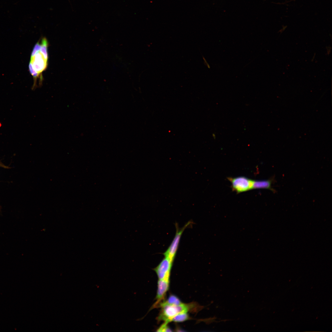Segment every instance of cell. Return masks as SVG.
<instances>
[{
    "mask_svg": "<svg viewBox=\"0 0 332 332\" xmlns=\"http://www.w3.org/2000/svg\"><path fill=\"white\" fill-rule=\"evenodd\" d=\"M161 307V310L157 318L159 321H163L169 323L172 318L176 315L188 311L196 312L199 310V306L195 302L185 304L182 303L179 305H169L160 303L157 307Z\"/></svg>",
    "mask_w": 332,
    "mask_h": 332,
    "instance_id": "cell-2",
    "label": "cell"
},
{
    "mask_svg": "<svg viewBox=\"0 0 332 332\" xmlns=\"http://www.w3.org/2000/svg\"><path fill=\"white\" fill-rule=\"evenodd\" d=\"M48 45L46 39L42 38L36 43L32 52L29 67L30 73L34 79L32 89H34L37 87L38 79L39 80V86L42 85V74L48 65Z\"/></svg>",
    "mask_w": 332,
    "mask_h": 332,
    "instance_id": "cell-1",
    "label": "cell"
},
{
    "mask_svg": "<svg viewBox=\"0 0 332 332\" xmlns=\"http://www.w3.org/2000/svg\"><path fill=\"white\" fill-rule=\"evenodd\" d=\"M173 262L164 257L159 265L153 270L159 279L170 281V276Z\"/></svg>",
    "mask_w": 332,
    "mask_h": 332,
    "instance_id": "cell-5",
    "label": "cell"
},
{
    "mask_svg": "<svg viewBox=\"0 0 332 332\" xmlns=\"http://www.w3.org/2000/svg\"><path fill=\"white\" fill-rule=\"evenodd\" d=\"M274 180L272 177L266 180H252V189H266L275 192V190L271 186Z\"/></svg>",
    "mask_w": 332,
    "mask_h": 332,
    "instance_id": "cell-7",
    "label": "cell"
},
{
    "mask_svg": "<svg viewBox=\"0 0 332 332\" xmlns=\"http://www.w3.org/2000/svg\"><path fill=\"white\" fill-rule=\"evenodd\" d=\"M227 180L231 184L232 190L239 193L252 189V180L243 176L228 177Z\"/></svg>",
    "mask_w": 332,
    "mask_h": 332,
    "instance_id": "cell-4",
    "label": "cell"
},
{
    "mask_svg": "<svg viewBox=\"0 0 332 332\" xmlns=\"http://www.w3.org/2000/svg\"><path fill=\"white\" fill-rule=\"evenodd\" d=\"M168 323L167 322H164V323L157 329L156 331L158 332L172 331V330L168 326Z\"/></svg>",
    "mask_w": 332,
    "mask_h": 332,
    "instance_id": "cell-10",
    "label": "cell"
},
{
    "mask_svg": "<svg viewBox=\"0 0 332 332\" xmlns=\"http://www.w3.org/2000/svg\"><path fill=\"white\" fill-rule=\"evenodd\" d=\"M190 318L187 312L180 313L173 318L171 322H182L189 320Z\"/></svg>",
    "mask_w": 332,
    "mask_h": 332,
    "instance_id": "cell-9",
    "label": "cell"
},
{
    "mask_svg": "<svg viewBox=\"0 0 332 332\" xmlns=\"http://www.w3.org/2000/svg\"><path fill=\"white\" fill-rule=\"evenodd\" d=\"M160 303L174 305H179L183 303L178 298L173 294L170 295L167 300L165 299Z\"/></svg>",
    "mask_w": 332,
    "mask_h": 332,
    "instance_id": "cell-8",
    "label": "cell"
},
{
    "mask_svg": "<svg viewBox=\"0 0 332 332\" xmlns=\"http://www.w3.org/2000/svg\"><path fill=\"white\" fill-rule=\"evenodd\" d=\"M192 223L191 222L189 221L182 228L180 229L179 228L178 224H176V231L175 235L167 250L163 253L164 257L168 258L173 262L176 254L182 235L185 228Z\"/></svg>",
    "mask_w": 332,
    "mask_h": 332,
    "instance_id": "cell-3",
    "label": "cell"
},
{
    "mask_svg": "<svg viewBox=\"0 0 332 332\" xmlns=\"http://www.w3.org/2000/svg\"><path fill=\"white\" fill-rule=\"evenodd\" d=\"M169 283L170 281L158 279L157 294L156 298V301L151 307L150 310L156 308L159 303L165 300V296L168 290Z\"/></svg>",
    "mask_w": 332,
    "mask_h": 332,
    "instance_id": "cell-6",
    "label": "cell"
}]
</instances>
